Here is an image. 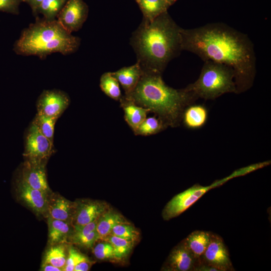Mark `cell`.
<instances>
[{
	"instance_id": "1",
	"label": "cell",
	"mask_w": 271,
	"mask_h": 271,
	"mask_svg": "<svg viewBox=\"0 0 271 271\" xmlns=\"http://www.w3.org/2000/svg\"><path fill=\"white\" fill-rule=\"evenodd\" d=\"M181 48L204 61H212L231 67L234 73L236 93L253 85L256 58L248 36L223 23H212L180 30Z\"/></svg>"
},
{
	"instance_id": "2",
	"label": "cell",
	"mask_w": 271,
	"mask_h": 271,
	"mask_svg": "<svg viewBox=\"0 0 271 271\" xmlns=\"http://www.w3.org/2000/svg\"><path fill=\"white\" fill-rule=\"evenodd\" d=\"M181 28L167 12L152 21L144 20L131 40L144 71L162 74L182 51Z\"/></svg>"
},
{
	"instance_id": "3",
	"label": "cell",
	"mask_w": 271,
	"mask_h": 271,
	"mask_svg": "<svg viewBox=\"0 0 271 271\" xmlns=\"http://www.w3.org/2000/svg\"><path fill=\"white\" fill-rule=\"evenodd\" d=\"M126 97L149 109L167 127H172L180 125L185 108L198 99L185 88L176 89L168 86L161 74L145 71L134 91Z\"/></svg>"
},
{
	"instance_id": "4",
	"label": "cell",
	"mask_w": 271,
	"mask_h": 271,
	"mask_svg": "<svg viewBox=\"0 0 271 271\" xmlns=\"http://www.w3.org/2000/svg\"><path fill=\"white\" fill-rule=\"evenodd\" d=\"M80 44L79 38L65 30L57 20H38L22 33L14 45L19 55L41 58L53 53L67 55L75 52Z\"/></svg>"
},
{
	"instance_id": "5",
	"label": "cell",
	"mask_w": 271,
	"mask_h": 271,
	"mask_svg": "<svg viewBox=\"0 0 271 271\" xmlns=\"http://www.w3.org/2000/svg\"><path fill=\"white\" fill-rule=\"evenodd\" d=\"M198 79L185 88L197 98L214 99L227 93H236L233 69L224 64L208 60Z\"/></svg>"
},
{
	"instance_id": "6",
	"label": "cell",
	"mask_w": 271,
	"mask_h": 271,
	"mask_svg": "<svg viewBox=\"0 0 271 271\" xmlns=\"http://www.w3.org/2000/svg\"><path fill=\"white\" fill-rule=\"evenodd\" d=\"M228 181L226 177L216 180L208 186L195 184L182 192L173 197L166 205L162 216L164 220H168L182 213L201 196L211 189L221 185Z\"/></svg>"
},
{
	"instance_id": "7",
	"label": "cell",
	"mask_w": 271,
	"mask_h": 271,
	"mask_svg": "<svg viewBox=\"0 0 271 271\" xmlns=\"http://www.w3.org/2000/svg\"><path fill=\"white\" fill-rule=\"evenodd\" d=\"M53 152V143L44 136L32 122L25 139L23 154L25 159L47 162Z\"/></svg>"
},
{
	"instance_id": "8",
	"label": "cell",
	"mask_w": 271,
	"mask_h": 271,
	"mask_svg": "<svg viewBox=\"0 0 271 271\" xmlns=\"http://www.w3.org/2000/svg\"><path fill=\"white\" fill-rule=\"evenodd\" d=\"M199 263L210 266L218 271L234 270L229 251L222 238L212 232L209 245L200 257Z\"/></svg>"
},
{
	"instance_id": "9",
	"label": "cell",
	"mask_w": 271,
	"mask_h": 271,
	"mask_svg": "<svg viewBox=\"0 0 271 271\" xmlns=\"http://www.w3.org/2000/svg\"><path fill=\"white\" fill-rule=\"evenodd\" d=\"M88 8L83 0H68L56 18L62 27L69 33L79 30L87 18Z\"/></svg>"
},
{
	"instance_id": "10",
	"label": "cell",
	"mask_w": 271,
	"mask_h": 271,
	"mask_svg": "<svg viewBox=\"0 0 271 271\" xmlns=\"http://www.w3.org/2000/svg\"><path fill=\"white\" fill-rule=\"evenodd\" d=\"M70 99L68 95L58 90L44 91L37 102V113L58 118L68 107Z\"/></svg>"
},
{
	"instance_id": "11",
	"label": "cell",
	"mask_w": 271,
	"mask_h": 271,
	"mask_svg": "<svg viewBox=\"0 0 271 271\" xmlns=\"http://www.w3.org/2000/svg\"><path fill=\"white\" fill-rule=\"evenodd\" d=\"M17 197L38 215L47 216L49 195L29 185L21 178L16 181Z\"/></svg>"
},
{
	"instance_id": "12",
	"label": "cell",
	"mask_w": 271,
	"mask_h": 271,
	"mask_svg": "<svg viewBox=\"0 0 271 271\" xmlns=\"http://www.w3.org/2000/svg\"><path fill=\"white\" fill-rule=\"evenodd\" d=\"M199 263L198 259L183 240L171 251L162 270L167 271H194Z\"/></svg>"
},
{
	"instance_id": "13",
	"label": "cell",
	"mask_w": 271,
	"mask_h": 271,
	"mask_svg": "<svg viewBox=\"0 0 271 271\" xmlns=\"http://www.w3.org/2000/svg\"><path fill=\"white\" fill-rule=\"evenodd\" d=\"M46 163L25 159L20 178L31 187L49 195L51 190L47 180L45 169Z\"/></svg>"
},
{
	"instance_id": "14",
	"label": "cell",
	"mask_w": 271,
	"mask_h": 271,
	"mask_svg": "<svg viewBox=\"0 0 271 271\" xmlns=\"http://www.w3.org/2000/svg\"><path fill=\"white\" fill-rule=\"evenodd\" d=\"M108 209L106 203L97 200H85L77 204L72 221L73 228L98 219Z\"/></svg>"
},
{
	"instance_id": "15",
	"label": "cell",
	"mask_w": 271,
	"mask_h": 271,
	"mask_svg": "<svg viewBox=\"0 0 271 271\" xmlns=\"http://www.w3.org/2000/svg\"><path fill=\"white\" fill-rule=\"evenodd\" d=\"M144 70L140 63H137L128 67L121 68L117 71L111 72L124 90L126 97L129 96L138 84Z\"/></svg>"
},
{
	"instance_id": "16",
	"label": "cell",
	"mask_w": 271,
	"mask_h": 271,
	"mask_svg": "<svg viewBox=\"0 0 271 271\" xmlns=\"http://www.w3.org/2000/svg\"><path fill=\"white\" fill-rule=\"evenodd\" d=\"M76 204L59 195L54 196L51 199L49 197L47 217L71 224Z\"/></svg>"
},
{
	"instance_id": "17",
	"label": "cell",
	"mask_w": 271,
	"mask_h": 271,
	"mask_svg": "<svg viewBox=\"0 0 271 271\" xmlns=\"http://www.w3.org/2000/svg\"><path fill=\"white\" fill-rule=\"evenodd\" d=\"M119 101L120 106L124 111V119L134 132L147 118V115L150 111L148 108L136 104L130 98L125 96H122Z\"/></svg>"
},
{
	"instance_id": "18",
	"label": "cell",
	"mask_w": 271,
	"mask_h": 271,
	"mask_svg": "<svg viewBox=\"0 0 271 271\" xmlns=\"http://www.w3.org/2000/svg\"><path fill=\"white\" fill-rule=\"evenodd\" d=\"M207 118L208 111L205 106L192 103L185 108L181 122L186 127L196 129L203 127Z\"/></svg>"
},
{
	"instance_id": "19",
	"label": "cell",
	"mask_w": 271,
	"mask_h": 271,
	"mask_svg": "<svg viewBox=\"0 0 271 271\" xmlns=\"http://www.w3.org/2000/svg\"><path fill=\"white\" fill-rule=\"evenodd\" d=\"M48 242L51 246L64 243L72 234V225L66 221L48 217Z\"/></svg>"
},
{
	"instance_id": "20",
	"label": "cell",
	"mask_w": 271,
	"mask_h": 271,
	"mask_svg": "<svg viewBox=\"0 0 271 271\" xmlns=\"http://www.w3.org/2000/svg\"><path fill=\"white\" fill-rule=\"evenodd\" d=\"M212 232L204 230H195L189 234L184 241L194 256L199 260L210 241Z\"/></svg>"
},
{
	"instance_id": "21",
	"label": "cell",
	"mask_w": 271,
	"mask_h": 271,
	"mask_svg": "<svg viewBox=\"0 0 271 271\" xmlns=\"http://www.w3.org/2000/svg\"><path fill=\"white\" fill-rule=\"evenodd\" d=\"M127 222L119 213L111 209L106 210L98 218L96 230L99 240L109 235L112 228L117 224Z\"/></svg>"
},
{
	"instance_id": "22",
	"label": "cell",
	"mask_w": 271,
	"mask_h": 271,
	"mask_svg": "<svg viewBox=\"0 0 271 271\" xmlns=\"http://www.w3.org/2000/svg\"><path fill=\"white\" fill-rule=\"evenodd\" d=\"M144 15V20L150 22L167 12L171 6L167 0H136Z\"/></svg>"
},
{
	"instance_id": "23",
	"label": "cell",
	"mask_w": 271,
	"mask_h": 271,
	"mask_svg": "<svg viewBox=\"0 0 271 271\" xmlns=\"http://www.w3.org/2000/svg\"><path fill=\"white\" fill-rule=\"evenodd\" d=\"M67 254L64 243L52 245L46 251L43 262L51 264L63 271Z\"/></svg>"
},
{
	"instance_id": "24",
	"label": "cell",
	"mask_w": 271,
	"mask_h": 271,
	"mask_svg": "<svg viewBox=\"0 0 271 271\" xmlns=\"http://www.w3.org/2000/svg\"><path fill=\"white\" fill-rule=\"evenodd\" d=\"M100 87L102 91L110 98L119 101L122 97L119 82L111 72H106L100 79Z\"/></svg>"
},
{
	"instance_id": "25",
	"label": "cell",
	"mask_w": 271,
	"mask_h": 271,
	"mask_svg": "<svg viewBox=\"0 0 271 271\" xmlns=\"http://www.w3.org/2000/svg\"><path fill=\"white\" fill-rule=\"evenodd\" d=\"M102 240L109 242L113 246L114 259L121 260L127 256L132 249L133 242L120 237L108 235Z\"/></svg>"
},
{
	"instance_id": "26",
	"label": "cell",
	"mask_w": 271,
	"mask_h": 271,
	"mask_svg": "<svg viewBox=\"0 0 271 271\" xmlns=\"http://www.w3.org/2000/svg\"><path fill=\"white\" fill-rule=\"evenodd\" d=\"M167 126L157 116L146 118L134 132L136 136H148L158 133Z\"/></svg>"
},
{
	"instance_id": "27",
	"label": "cell",
	"mask_w": 271,
	"mask_h": 271,
	"mask_svg": "<svg viewBox=\"0 0 271 271\" xmlns=\"http://www.w3.org/2000/svg\"><path fill=\"white\" fill-rule=\"evenodd\" d=\"M67 1L68 0H43L38 10L37 14H42L46 20H55Z\"/></svg>"
},
{
	"instance_id": "28",
	"label": "cell",
	"mask_w": 271,
	"mask_h": 271,
	"mask_svg": "<svg viewBox=\"0 0 271 271\" xmlns=\"http://www.w3.org/2000/svg\"><path fill=\"white\" fill-rule=\"evenodd\" d=\"M57 119L37 113L33 122L44 136L53 143L54 126Z\"/></svg>"
},
{
	"instance_id": "29",
	"label": "cell",
	"mask_w": 271,
	"mask_h": 271,
	"mask_svg": "<svg viewBox=\"0 0 271 271\" xmlns=\"http://www.w3.org/2000/svg\"><path fill=\"white\" fill-rule=\"evenodd\" d=\"M109 235L116 236L134 242L139 237V232L132 225L126 222L116 225L112 228Z\"/></svg>"
},
{
	"instance_id": "30",
	"label": "cell",
	"mask_w": 271,
	"mask_h": 271,
	"mask_svg": "<svg viewBox=\"0 0 271 271\" xmlns=\"http://www.w3.org/2000/svg\"><path fill=\"white\" fill-rule=\"evenodd\" d=\"M97 243L92 249L95 256L100 260L114 259L113 248L111 244L105 240Z\"/></svg>"
},
{
	"instance_id": "31",
	"label": "cell",
	"mask_w": 271,
	"mask_h": 271,
	"mask_svg": "<svg viewBox=\"0 0 271 271\" xmlns=\"http://www.w3.org/2000/svg\"><path fill=\"white\" fill-rule=\"evenodd\" d=\"M85 256L74 248L70 247L63 271H74L76 264Z\"/></svg>"
},
{
	"instance_id": "32",
	"label": "cell",
	"mask_w": 271,
	"mask_h": 271,
	"mask_svg": "<svg viewBox=\"0 0 271 271\" xmlns=\"http://www.w3.org/2000/svg\"><path fill=\"white\" fill-rule=\"evenodd\" d=\"M98 240H99V237L95 230L87 235L73 240L71 242L82 247L91 248L93 247L95 242Z\"/></svg>"
},
{
	"instance_id": "33",
	"label": "cell",
	"mask_w": 271,
	"mask_h": 271,
	"mask_svg": "<svg viewBox=\"0 0 271 271\" xmlns=\"http://www.w3.org/2000/svg\"><path fill=\"white\" fill-rule=\"evenodd\" d=\"M24 0H0V11L19 14V6Z\"/></svg>"
},
{
	"instance_id": "34",
	"label": "cell",
	"mask_w": 271,
	"mask_h": 271,
	"mask_svg": "<svg viewBox=\"0 0 271 271\" xmlns=\"http://www.w3.org/2000/svg\"><path fill=\"white\" fill-rule=\"evenodd\" d=\"M269 163H270V162L266 161L262 163L252 164L247 167L240 168L233 172L229 175V176L231 179H232L234 177L244 175L248 173L269 165Z\"/></svg>"
},
{
	"instance_id": "35",
	"label": "cell",
	"mask_w": 271,
	"mask_h": 271,
	"mask_svg": "<svg viewBox=\"0 0 271 271\" xmlns=\"http://www.w3.org/2000/svg\"><path fill=\"white\" fill-rule=\"evenodd\" d=\"M94 262L86 256L79 261L75 265L74 271H87Z\"/></svg>"
},
{
	"instance_id": "36",
	"label": "cell",
	"mask_w": 271,
	"mask_h": 271,
	"mask_svg": "<svg viewBox=\"0 0 271 271\" xmlns=\"http://www.w3.org/2000/svg\"><path fill=\"white\" fill-rule=\"evenodd\" d=\"M43 0H24V2L27 3L31 7L34 15L37 14L38 10Z\"/></svg>"
},
{
	"instance_id": "37",
	"label": "cell",
	"mask_w": 271,
	"mask_h": 271,
	"mask_svg": "<svg viewBox=\"0 0 271 271\" xmlns=\"http://www.w3.org/2000/svg\"><path fill=\"white\" fill-rule=\"evenodd\" d=\"M194 271H218L217 269L203 263H199Z\"/></svg>"
},
{
	"instance_id": "38",
	"label": "cell",
	"mask_w": 271,
	"mask_h": 271,
	"mask_svg": "<svg viewBox=\"0 0 271 271\" xmlns=\"http://www.w3.org/2000/svg\"><path fill=\"white\" fill-rule=\"evenodd\" d=\"M41 270L43 271H62V269L51 264L43 262Z\"/></svg>"
},
{
	"instance_id": "39",
	"label": "cell",
	"mask_w": 271,
	"mask_h": 271,
	"mask_svg": "<svg viewBox=\"0 0 271 271\" xmlns=\"http://www.w3.org/2000/svg\"><path fill=\"white\" fill-rule=\"evenodd\" d=\"M169 4L171 5L173 4L174 2H175L177 0H167Z\"/></svg>"
}]
</instances>
